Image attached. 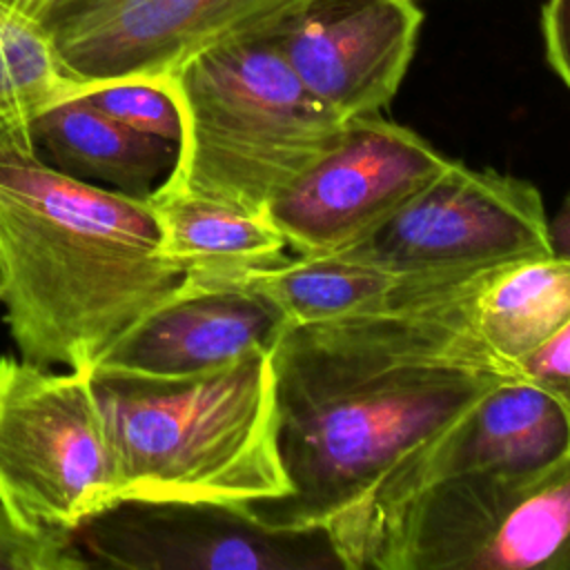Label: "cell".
I'll return each instance as SVG.
<instances>
[{"label":"cell","mask_w":570,"mask_h":570,"mask_svg":"<svg viewBox=\"0 0 570 570\" xmlns=\"http://www.w3.org/2000/svg\"><path fill=\"white\" fill-rule=\"evenodd\" d=\"M118 503L116 461L89 372L0 358V508L33 532L73 534Z\"/></svg>","instance_id":"6"},{"label":"cell","mask_w":570,"mask_h":570,"mask_svg":"<svg viewBox=\"0 0 570 570\" xmlns=\"http://www.w3.org/2000/svg\"><path fill=\"white\" fill-rule=\"evenodd\" d=\"M80 96L129 129L180 145L183 118L165 82H111Z\"/></svg>","instance_id":"19"},{"label":"cell","mask_w":570,"mask_h":570,"mask_svg":"<svg viewBox=\"0 0 570 570\" xmlns=\"http://www.w3.org/2000/svg\"><path fill=\"white\" fill-rule=\"evenodd\" d=\"M180 278L147 198L0 151V303L20 358L91 374Z\"/></svg>","instance_id":"2"},{"label":"cell","mask_w":570,"mask_h":570,"mask_svg":"<svg viewBox=\"0 0 570 570\" xmlns=\"http://www.w3.org/2000/svg\"><path fill=\"white\" fill-rule=\"evenodd\" d=\"M414 0H305L272 33L303 85L341 118L381 111L416 49Z\"/></svg>","instance_id":"11"},{"label":"cell","mask_w":570,"mask_h":570,"mask_svg":"<svg viewBox=\"0 0 570 570\" xmlns=\"http://www.w3.org/2000/svg\"><path fill=\"white\" fill-rule=\"evenodd\" d=\"M517 374L550 392L570 421V321L519 361Z\"/></svg>","instance_id":"21"},{"label":"cell","mask_w":570,"mask_h":570,"mask_svg":"<svg viewBox=\"0 0 570 570\" xmlns=\"http://www.w3.org/2000/svg\"><path fill=\"white\" fill-rule=\"evenodd\" d=\"M305 0H80L40 24L69 96L165 82L194 56L276 24Z\"/></svg>","instance_id":"8"},{"label":"cell","mask_w":570,"mask_h":570,"mask_svg":"<svg viewBox=\"0 0 570 570\" xmlns=\"http://www.w3.org/2000/svg\"><path fill=\"white\" fill-rule=\"evenodd\" d=\"M463 312L481 343L510 370L570 321V258L552 254L474 272Z\"/></svg>","instance_id":"16"},{"label":"cell","mask_w":570,"mask_h":570,"mask_svg":"<svg viewBox=\"0 0 570 570\" xmlns=\"http://www.w3.org/2000/svg\"><path fill=\"white\" fill-rule=\"evenodd\" d=\"M89 561L78 550L73 534L33 532L0 508V570H80Z\"/></svg>","instance_id":"20"},{"label":"cell","mask_w":570,"mask_h":570,"mask_svg":"<svg viewBox=\"0 0 570 570\" xmlns=\"http://www.w3.org/2000/svg\"><path fill=\"white\" fill-rule=\"evenodd\" d=\"M29 136L51 169L131 198H149L178 158L176 142L129 129L80 94L40 111Z\"/></svg>","instance_id":"14"},{"label":"cell","mask_w":570,"mask_h":570,"mask_svg":"<svg viewBox=\"0 0 570 570\" xmlns=\"http://www.w3.org/2000/svg\"><path fill=\"white\" fill-rule=\"evenodd\" d=\"M191 285H236L267 296L289 325H305L372 309L385 303L410 278H401L372 265L327 256L278 258L218 278H180Z\"/></svg>","instance_id":"17"},{"label":"cell","mask_w":570,"mask_h":570,"mask_svg":"<svg viewBox=\"0 0 570 570\" xmlns=\"http://www.w3.org/2000/svg\"><path fill=\"white\" fill-rule=\"evenodd\" d=\"M67 96L45 31L0 2V151L33 154L31 120Z\"/></svg>","instance_id":"18"},{"label":"cell","mask_w":570,"mask_h":570,"mask_svg":"<svg viewBox=\"0 0 570 570\" xmlns=\"http://www.w3.org/2000/svg\"><path fill=\"white\" fill-rule=\"evenodd\" d=\"M165 85L183 118L167 180L254 212H265L345 120L303 85L272 27L194 56Z\"/></svg>","instance_id":"4"},{"label":"cell","mask_w":570,"mask_h":570,"mask_svg":"<svg viewBox=\"0 0 570 570\" xmlns=\"http://www.w3.org/2000/svg\"><path fill=\"white\" fill-rule=\"evenodd\" d=\"M89 566L129 570H347L325 528H278L247 503L118 501L76 532Z\"/></svg>","instance_id":"9"},{"label":"cell","mask_w":570,"mask_h":570,"mask_svg":"<svg viewBox=\"0 0 570 570\" xmlns=\"http://www.w3.org/2000/svg\"><path fill=\"white\" fill-rule=\"evenodd\" d=\"M287 327L285 314L254 289L180 281L102 352L91 376L185 379L227 365L252 350L272 352Z\"/></svg>","instance_id":"12"},{"label":"cell","mask_w":570,"mask_h":570,"mask_svg":"<svg viewBox=\"0 0 570 570\" xmlns=\"http://www.w3.org/2000/svg\"><path fill=\"white\" fill-rule=\"evenodd\" d=\"M570 570V459L528 483L432 481L381 512L354 570Z\"/></svg>","instance_id":"5"},{"label":"cell","mask_w":570,"mask_h":570,"mask_svg":"<svg viewBox=\"0 0 570 570\" xmlns=\"http://www.w3.org/2000/svg\"><path fill=\"white\" fill-rule=\"evenodd\" d=\"M470 274L410 278L385 303L289 325L272 350L287 494L247 503L278 528H325L352 570L403 474L490 387L519 376L472 332Z\"/></svg>","instance_id":"1"},{"label":"cell","mask_w":570,"mask_h":570,"mask_svg":"<svg viewBox=\"0 0 570 570\" xmlns=\"http://www.w3.org/2000/svg\"><path fill=\"white\" fill-rule=\"evenodd\" d=\"M541 31L550 67L570 87V0L546 2Z\"/></svg>","instance_id":"22"},{"label":"cell","mask_w":570,"mask_h":570,"mask_svg":"<svg viewBox=\"0 0 570 570\" xmlns=\"http://www.w3.org/2000/svg\"><path fill=\"white\" fill-rule=\"evenodd\" d=\"M160 256L185 278H218L283 258L285 238L263 212L187 191L165 178L147 198Z\"/></svg>","instance_id":"15"},{"label":"cell","mask_w":570,"mask_h":570,"mask_svg":"<svg viewBox=\"0 0 570 570\" xmlns=\"http://www.w3.org/2000/svg\"><path fill=\"white\" fill-rule=\"evenodd\" d=\"M450 160L381 111L352 116L263 214L296 254H336L396 212Z\"/></svg>","instance_id":"10"},{"label":"cell","mask_w":570,"mask_h":570,"mask_svg":"<svg viewBox=\"0 0 570 570\" xmlns=\"http://www.w3.org/2000/svg\"><path fill=\"white\" fill-rule=\"evenodd\" d=\"M546 254L548 216L539 189L459 160H450L396 212L336 252L401 278L474 274Z\"/></svg>","instance_id":"7"},{"label":"cell","mask_w":570,"mask_h":570,"mask_svg":"<svg viewBox=\"0 0 570 570\" xmlns=\"http://www.w3.org/2000/svg\"><path fill=\"white\" fill-rule=\"evenodd\" d=\"M568 459L570 421L561 403L523 376L503 379L419 456L376 510L370 525L390 505L432 481L492 474L528 483L557 470Z\"/></svg>","instance_id":"13"},{"label":"cell","mask_w":570,"mask_h":570,"mask_svg":"<svg viewBox=\"0 0 570 570\" xmlns=\"http://www.w3.org/2000/svg\"><path fill=\"white\" fill-rule=\"evenodd\" d=\"M9 11L18 13L20 18L33 22V24H42L45 20H49L53 13H58L65 7H71L80 0H0Z\"/></svg>","instance_id":"23"},{"label":"cell","mask_w":570,"mask_h":570,"mask_svg":"<svg viewBox=\"0 0 570 570\" xmlns=\"http://www.w3.org/2000/svg\"><path fill=\"white\" fill-rule=\"evenodd\" d=\"M548 245L550 254L570 258V191L552 218H548Z\"/></svg>","instance_id":"24"},{"label":"cell","mask_w":570,"mask_h":570,"mask_svg":"<svg viewBox=\"0 0 570 570\" xmlns=\"http://www.w3.org/2000/svg\"><path fill=\"white\" fill-rule=\"evenodd\" d=\"M118 501L256 503L287 494L272 352L174 381L96 379Z\"/></svg>","instance_id":"3"}]
</instances>
